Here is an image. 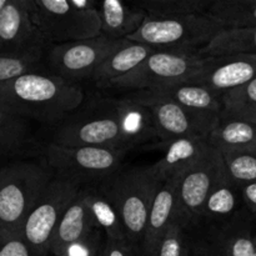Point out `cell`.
Listing matches in <instances>:
<instances>
[{"mask_svg": "<svg viewBox=\"0 0 256 256\" xmlns=\"http://www.w3.org/2000/svg\"><path fill=\"white\" fill-rule=\"evenodd\" d=\"M150 132L155 134L148 109L128 99H106L62 120L52 142L60 146H95L128 152L149 140Z\"/></svg>", "mask_w": 256, "mask_h": 256, "instance_id": "6da1fadb", "label": "cell"}, {"mask_svg": "<svg viewBox=\"0 0 256 256\" xmlns=\"http://www.w3.org/2000/svg\"><path fill=\"white\" fill-rule=\"evenodd\" d=\"M254 244H255V252H254V256H256V235L254 236Z\"/></svg>", "mask_w": 256, "mask_h": 256, "instance_id": "f35d334b", "label": "cell"}, {"mask_svg": "<svg viewBox=\"0 0 256 256\" xmlns=\"http://www.w3.org/2000/svg\"><path fill=\"white\" fill-rule=\"evenodd\" d=\"M205 58H222L239 54H256V28L225 29L199 50Z\"/></svg>", "mask_w": 256, "mask_h": 256, "instance_id": "603a6c76", "label": "cell"}, {"mask_svg": "<svg viewBox=\"0 0 256 256\" xmlns=\"http://www.w3.org/2000/svg\"><path fill=\"white\" fill-rule=\"evenodd\" d=\"M224 174L222 154L212 148L202 162L180 176L176 220L186 229L190 225L198 224L202 218L210 192Z\"/></svg>", "mask_w": 256, "mask_h": 256, "instance_id": "7c38bea8", "label": "cell"}, {"mask_svg": "<svg viewBox=\"0 0 256 256\" xmlns=\"http://www.w3.org/2000/svg\"><path fill=\"white\" fill-rule=\"evenodd\" d=\"M80 195L92 214L95 226L105 232L106 239L126 240L122 218L102 185H88L80 190Z\"/></svg>", "mask_w": 256, "mask_h": 256, "instance_id": "44dd1931", "label": "cell"}, {"mask_svg": "<svg viewBox=\"0 0 256 256\" xmlns=\"http://www.w3.org/2000/svg\"><path fill=\"white\" fill-rule=\"evenodd\" d=\"M92 256H108V255H106V249H105V242H104V245H102V249H100L99 252H96V254L92 255Z\"/></svg>", "mask_w": 256, "mask_h": 256, "instance_id": "8d00e7d4", "label": "cell"}, {"mask_svg": "<svg viewBox=\"0 0 256 256\" xmlns=\"http://www.w3.org/2000/svg\"><path fill=\"white\" fill-rule=\"evenodd\" d=\"M52 180L50 170L34 162L0 169V236H22L26 218Z\"/></svg>", "mask_w": 256, "mask_h": 256, "instance_id": "277c9868", "label": "cell"}, {"mask_svg": "<svg viewBox=\"0 0 256 256\" xmlns=\"http://www.w3.org/2000/svg\"><path fill=\"white\" fill-rule=\"evenodd\" d=\"M96 229L92 214L79 192L62 215L52 236L49 252L55 256H70L89 242Z\"/></svg>", "mask_w": 256, "mask_h": 256, "instance_id": "2e32d148", "label": "cell"}, {"mask_svg": "<svg viewBox=\"0 0 256 256\" xmlns=\"http://www.w3.org/2000/svg\"><path fill=\"white\" fill-rule=\"evenodd\" d=\"M242 194L250 212L256 216V182L244 185L242 188Z\"/></svg>", "mask_w": 256, "mask_h": 256, "instance_id": "e575fe53", "label": "cell"}, {"mask_svg": "<svg viewBox=\"0 0 256 256\" xmlns=\"http://www.w3.org/2000/svg\"><path fill=\"white\" fill-rule=\"evenodd\" d=\"M256 79V54L210 58L204 72L190 82L202 85L222 98V94Z\"/></svg>", "mask_w": 256, "mask_h": 256, "instance_id": "5bb4252c", "label": "cell"}, {"mask_svg": "<svg viewBox=\"0 0 256 256\" xmlns=\"http://www.w3.org/2000/svg\"><path fill=\"white\" fill-rule=\"evenodd\" d=\"M222 119L256 124V79L222 95Z\"/></svg>", "mask_w": 256, "mask_h": 256, "instance_id": "4316f807", "label": "cell"}, {"mask_svg": "<svg viewBox=\"0 0 256 256\" xmlns=\"http://www.w3.org/2000/svg\"><path fill=\"white\" fill-rule=\"evenodd\" d=\"M30 14L48 42L68 44L102 35L95 0H30Z\"/></svg>", "mask_w": 256, "mask_h": 256, "instance_id": "5b68a950", "label": "cell"}, {"mask_svg": "<svg viewBox=\"0 0 256 256\" xmlns=\"http://www.w3.org/2000/svg\"><path fill=\"white\" fill-rule=\"evenodd\" d=\"M82 102L79 85L50 72H28L0 84V105L25 119L48 124L65 120Z\"/></svg>", "mask_w": 256, "mask_h": 256, "instance_id": "7a4b0ae2", "label": "cell"}, {"mask_svg": "<svg viewBox=\"0 0 256 256\" xmlns=\"http://www.w3.org/2000/svg\"><path fill=\"white\" fill-rule=\"evenodd\" d=\"M164 182L156 165L152 164L120 168L100 184L122 218L126 240L136 249L144 236L152 202Z\"/></svg>", "mask_w": 256, "mask_h": 256, "instance_id": "3957f363", "label": "cell"}, {"mask_svg": "<svg viewBox=\"0 0 256 256\" xmlns=\"http://www.w3.org/2000/svg\"><path fill=\"white\" fill-rule=\"evenodd\" d=\"M208 142L222 155L256 152V124L220 118Z\"/></svg>", "mask_w": 256, "mask_h": 256, "instance_id": "ffe728a7", "label": "cell"}, {"mask_svg": "<svg viewBox=\"0 0 256 256\" xmlns=\"http://www.w3.org/2000/svg\"><path fill=\"white\" fill-rule=\"evenodd\" d=\"M80 190V185L72 180L62 176L52 178L22 228V238L35 256L49 254L50 244L60 220Z\"/></svg>", "mask_w": 256, "mask_h": 256, "instance_id": "9c48e42d", "label": "cell"}, {"mask_svg": "<svg viewBox=\"0 0 256 256\" xmlns=\"http://www.w3.org/2000/svg\"><path fill=\"white\" fill-rule=\"evenodd\" d=\"M42 52L24 54H0V84L14 80L28 72H39Z\"/></svg>", "mask_w": 256, "mask_h": 256, "instance_id": "f546056e", "label": "cell"}, {"mask_svg": "<svg viewBox=\"0 0 256 256\" xmlns=\"http://www.w3.org/2000/svg\"><path fill=\"white\" fill-rule=\"evenodd\" d=\"M28 119L0 105V155H16L32 145Z\"/></svg>", "mask_w": 256, "mask_h": 256, "instance_id": "cb8c5ba5", "label": "cell"}, {"mask_svg": "<svg viewBox=\"0 0 256 256\" xmlns=\"http://www.w3.org/2000/svg\"><path fill=\"white\" fill-rule=\"evenodd\" d=\"M96 8L102 22V34L112 39H128L148 18L136 4L132 6L120 0L96 2Z\"/></svg>", "mask_w": 256, "mask_h": 256, "instance_id": "d6986e66", "label": "cell"}, {"mask_svg": "<svg viewBox=\"0 0 256 256\" xmlns=\"http://www.w3.org/2000/svg\"><path fill=\"white\" fill-rule=\"evenodd\" d=\"M186 228L180 222L175 220L170 225L169 230L165 234L164 239L160 242L156 252L152 256H188L189 255V245H188Z\"/></svg>", "mask_w": 256, "mask_h": 256, "instance_id": "1f68e13d", "label": "cell"}, {"mask_svg": "<svg viewBox=\"0 0 256 256\" xmlns=\"http://www.w3.org/2000/svg\"><path fill=\"white\" fill-rule=\"evenodd\" d=\"M0 256H35L22 236H0Z\"/></svg>", "mask_w": 256, "mask_h": 256, "instance_id": "d6a6232c", "label": "cell"}, {"mask_svg": "<svg viewBox=\"0 0 256 256\" xmlns=\"http://www.w3.org/2000/svg\"><path fill=\"white\" fill-rule=\"evenodd\" d=\"M146 92L166 98L192 112L216 119H220L222 116V98L202 85L194 84V82H175Z\"/></svg>", "mask_w": 256, "mask_h": 256, "instance_id": "ac0fdd59", "label": "cell"}, {"mask_svg": "<svg viewBox=\"0 0 256 256\" xmlns=\"http://www.w3.org/2000/svg\"><path fill=\"white\" fill-rule=\"evenodd\" d=\"M212 0H145L138 2L148 18L172 19L189 15H202L209 12Z\"/></svg>", "mask_w": 256, "mask_h": 256, "instance_id": "484cf974", "label": "cell"}, {"mask_svg": "<svg viewBox=\"0 0 256 256\" xmlns=\"http://www.w3.org/2000/svg\"><path fill=\"white\" fill-rule=\"evenodd\" d=\"M158 49L144 44L132 42L128 46L118 50L112 55H110L104 62L99 66V69L92 76V82H96L98 86L102 88L106 82L118 79L120 76L129 74L134 69H136L142 62L148 59L152 54H154Z\"/></svg>", "mask_w": 256, "mask_h": 256, "instance_id": "7402d4cb", "label": "cell"}, {"mask_svg": "<svg viewBox=\"0 0 256 256\" xmlns=\"http://www.w3.org/2000/svg\"><path fill=\"white\" fill-rule=\"evenodd\" d=\"M222 30L225 28L208 14L172 19L146 18L142 26L128 40L155 49L199 52L198 50L206 46Z\"/></svg>", "mask_w": 256, "mask_h": 256, "instance_id": "8992f818", "label": "cell"}, {"mask_svg": "<svg viewBox=\"0 0 256 256\" xmlns=\"http://www.w3.org/2000/svg\"><path fill=\"white\" fill-rule=\"evenodd\" d=\"M132 44L128 39H112L105 35L94 39L58 44L48 54L50 74L70 82L90 80L100 65L114 52Z\"/></svg>", "mask_w": 256, "mask_h": 256, "instance_id": "8fae6325", "label": "cell"}, {"mask_svg": "<svg viewBox=\"0 0 256 256\" xmlns=\"http://www.w3.org/2000/svg\"><path fill=\"white\" fill-rule=\"evenodd\" d=\"M206 14L225 29L256 28V0H215Z\"/></svg>", "mask_w": 256, "mask_h": 256, "instance_id": "d4e9b609", "label": "cell"}, {"mask_svg": "<svg viewBox=\"0 0 256 256\" xmlns=\"http://www.w3.org/2000/svg\"><path fill=\"white\" fill-rule=\"evenodd\" d=\"M126 99L148 109L155 134L166 144L184 138L208 139L220 120L192 112L152 92H134Z\"/></svg>", "mask_w": 256, "mask_h": 256, "instance_id": "30bf717a", "label": "cell"}, {"mask_svg": "<svg viewBox=\"0 0 256 256\" xmlns=\"http://www.w3.org/2000/svg\"><path fill=\"white\" fill-rule=\"evenodd\" d=\"M214 245L224 256H254V236L242 222H232L215 238Z\"/></svg>", "mask_w": 256, "mask_h": 256, "instance_id": "83f0119b", "label": "cell"}, {"mask_svg": "<svg viewBox=\"0 0 256 256\" xmlns=\"http://www.w3.org/2000/svg\"><path fill=\"white\" fill-rule=\"evenodd\" d=\"M180 176L182 175L168 179L158 192L148 218L144 236L138 249L139 256L154 255L170 225L176 220Z\"/></svg>", "mask_w": 256, "mask_h": 256, "instance_id": "9a60e30c", "label": "cell"}, {"mask_svg": "<svg viewBox=\"0 0 256 256\" xmlns=\"http://www.w3.org/2000/svg\"><path fill=\"white\" fill-rule=\"evenodd\" d=\"M235 186L236 185L230 180L225 172V174L220 178L219 182L210 192L209 198L205 202L202 216L214 220L230 216L238 206V195L235 192Z\"/></svg>", "mask_w": 256, "mask_h": 256, "instance_id": "f1b7e54d", "label": "cell"}, {"mask_svg": "<svg viewBox=\"0 0 256 256\" xmlns=\"http://www.w3.org/2000/svg\"><path fill=\"white\" fill-rule=\"evenodd\" d=\"M210 58L199 52L158 49L129 74L102 85V89L146 92L175 82H190L202 74Z\"/></svg>", "mask_w": 256, "mask_h": 256, "instance_id": "52a82bcc", "label": "cell"}, {"mask_svg": "<svg viewBox=\"0 0 256 256\" xmlns=\"http://www.w3.org/2000/svg\"><path fill=\"white\" fill-rule=\"evenodd\" d=\"M6 2H8V0H0V14H2V12L4 10Z\"/></svg>", "mask_w": 256, "mask_h": 256, "instance_id": "74e56055", "label": "cell"}, {"mask_svg": "<svg viewBox=\"0 0 256 256\" xmlns=\"http://www.w3.org/2000/svg\"><path fill=\"white\" fill-rule=\"evenodd\" d=\"M108 256H139L138 249L126 240H105Z\"/></svg>", "mask_w": 256, "mask_h": 256, "instance_id": "836d02e7", "label": "cell"}, {"mask_svg": "<svg viewBox=\"0 0 256 256\" xmlns=\"http://www.w3.org/2000/svg\"><path fill=\"white\" fill-rule=\"evenodd\" d=\"M48 42L30 14V0H8L0 14V54L44 52Z\"/></svg>", "mask_w": 256, "mask_h": 256, "instance_id": "4fadbf2b", "label": "cell"}, {"mask_svg": "<svg viewBox=\"0 0 256 256\" xmlns=\"http://www.w3.org/2000/svg\"><path fill=\"white\" fill-rule=\"evenodd\" d=\"M212 150L208 139L184 138L168 142L164 156L155 162L162 179L166 182L172 176H179L202 162Z\"/></svg>", "mask_w": 256, "mask_h": 256, "instance_id": "e0dca14e", "label": "cell"}, {"mask_svg": "<svg viewBox=\"0 0 256 256\" xmlns=\"http://www.w3.org/2000/svg\"><path fill=\"white\" fill-rule=\"evenodd\" d=\"M192 256H224L214 244L200 242L192 248Z\"/></svg>", "mask_w": 256, "mask_h": 256, "instance_id": "d590c367", "label": "cell"}, {"mask_svg": "<svg viewBox=\"0 0 256 256\" xmlns=\"http://www.w3.org/2000/svg\"><path fill=\"white\" fill-rule=\"evenodd\" d=\"M225 172L236 186L256 182V152L222 155Z\"/></svg>", "mask_w": 256, "mask_h": 256, "instance_id": "4dcf8cb0", "label": "cell"}, {"mask_svg": "<svg viewBox=\"0 0 256 256\" xmlns=\"http://www.w3.org/2000/svg\"><path fill=\"white\" fill-rule=\"evenodd\" d=\"M125 152L105 148H69L49 142L44 150L49 166L58 176L76 184L96 185L109 179L122 168Z\"/></svg>", "mask_w": 256, "mask_h": 256, "instance_id": "ba28073f", "label": "cell"}]
</instances>
